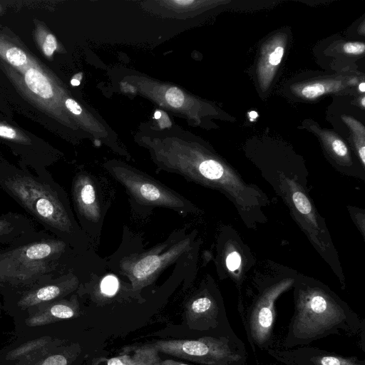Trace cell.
I'll return each instance as SVG.
<instances>
[{
    "label": "cell",
    "mask_w": 365,
    "mask_h": 365,
    "mask_svg": "<svg viewBox=\"0 0 365 365\" xmlns=\"http://www.w3.org/2000/svg\"><path fill=\"white\" fill-rule=\"evenodd\" d=\"M361 105L363 107L365 106V98L364 97H363L361 99Z\"/></svg>",
    "instance_id": "e575fe53"
},
{
    "label": "cell",
    "mask_w": 365,
    "mask_h": 365,
    "mask_svg": "<svg viewBox=\"0 0 365 365\" xmlns=\"http://www.w3.org/2000/svg\"><path fill=\"white\" fill-rule=\"evenodd\" d=\"M327 142L336 157L345 163L349 162V150L343 140L335 136H329Z\"/></svg>",
    "instance_id": "ac0fdd59"
},
{
    "label": "cell",
    "mask_w": 365,
    "mask_h": 365,
    "mask_svg": "<svg viewBox=\"0 0 365 365\" xmlns=\"http://www.w3.org/2000/svg\"><path fill=\"white\" fill-rule=\"evenodd\" d=\"M287 182L290 188L291 197L295 208L309 225L311 235H314L313 240L321 247V243L317 239L319 228L310 201L295 182L287 179Z\"/></svg>",
    "instance_id": "4fadbf2b"
},
{
    "label": "cell",
    "mask_w": 365,
    "mask_h": 365,
    "mask_svg": "<svg viewBox=\"0 0 365 365\" xmlns=\"http://www.w3.org/2000/svg\"><path fill=\"white\" fill-rule=\"evenodd\" d=\"M0 58L13 67L23 71L30 66L34 59L21 48L0 36Z\"/></svg>",
    "instance_id": "5bb4252c"
},
{
    "label": "cell",
    "mask_w": 365,
    "mask_h": 365,
    "mask_svg": "<svg viewBox=\"0 0 365 365\" xmlns=\"http://www.w3.org/2000/svg\"><path fill=\"white\" fill-rule=\"evenodd\" d=\"M64 103L68 110L74 115H79L82 113L81 107L73 99L70 98H66Z\"/></svg>",
    "instance_id": "83f0119b"
},
{
    "label": "cell",
    "mask_w": 365,
    "mask_h": 365,
    "mask_svg": "<svg viewBox=\"0 0 365 365\" xmlns=\"http://www.w3.org/2000/svg\"><path fill=\"white\" fill-rule=\"evenodd\" d=\"M36 38L43 53L51 57L57 48L56 37L41 26L36 29Z\"/></svg>",
    "instance_id": "2e32d148"
},
{
    "label": "cell",
    "mask_w": 365,
    "mask_h": 365,
    "mask_svg": "<svg viewBox=\"0 0 365 365\" xmlns=\"http://www.w3.org/2000/svg\"><path fill=\"white\" fill-rule=\"evenodd\" d=\"M257 365H260L259 364H258ZM269 365H280V364H269Z\"/></svg>",
    "instance_id": "d590c367"
},
{
    "label": "cell",
    "mask_w": 365,
    "mask_h": 365,
    "mask_svg": "<svg viewBox=\"0 0 365 365\" xmlns=\"http://www.w3.org/2000/svg\"><path fill=\"white\" fill-rule=\"evenodd\" d=\"M100 288L104 294L113 295L118 288V279L113 275L105 277L101 282Z\"/></svg>",
    "instance_id": "603a6c76"
},
{
    "label": "cell",
    "mask_w": 365,
    "mask_h": 365,
    "mask_svg": "<svg viewBox=\"0 0 365 365\" xmlns=\"http://www.w3.org/2000/svg\"><path fill=\"white\" fill-rule=\"evenodd\" d=\"M162 115V113L159 110H156L154 114V117L155 119H159Z\"/></svg>",
    "instance_id": "836d02e7"
},
{
    "label": "cell",
    "mask_w": 365,
    "mask_h": 365,
    "mask_svg": "<svg viewBox=\"0 0 365 365\" xmlns=\"http://www.w3.org/2000/svg\"><path fill=\"white\" fill-rule=\"evenodd\" d=\"M161 364L162 365H189L187 364H184L182 362H179V361L171 360V359L163 361H161Z\"/></svg>",
    "instance_id": "f1b7e54d"
},
{
    "label": "cell",
    "mask_w": 365,
    "mask_h": 365,
    "mask_svg": "<svg viewBox=\"0 0 365 365\" xmlns=\"http://www.w3.org/2000/svg\"><path fill=\"white\" fill-rule=\"evenodd\" d=\"M364 320L327 289L301 284L294 292V312L282 349H290L330 335L355 336L364 333Z\"/></svg>",
    "instance_id": "3957f363"
},
{
    "label": "cell",
    "mask_w": 365,
    "mask_h": 365,
    "mask_svg": "<svg viewBox=\"0 0 365 365\" xmlns=\"http://www.w3.org/2000/svg\"><path fill=\"white\" fill-rule=\"evenodd\" d=\"M175 3L180 4H192L194 2V1H175Z\"/></svg>",
    "instance_id": "1f68e13d"
},
{
    "label": "cell",
    "mask_w": 365,
    "mask_h": 365,
    "mask_svg": "<svg viewBox=\"0 0 365 365\" xmlns=\"http://www.w3.org/2000/svg\"><path fill=\"white\" fill-rule=\"evenodd\" d=\"M80 81L76 79V78H72L71 80V84L73 86H78L80 85Z\"/></svg>",
    "instance_id": "f546056e"
},
{
    "label": "cell",
    "mask_w": 365,
    "mask_h": 365,
    "mask_svg": "<svg viewBox=\"0 0 365 365\" xmlns=\"http://www.w3.org/2000/svg\"><path fill=\"white\" fill-rule=\"evenodd\" d=\"M343 50L349 54L360 55L364 53L365 45L362 42H349L343 46Z\"/></svg>",
    "instance_id": "cb8c5ba5"
},
{
    "label": "cell",
    "mask_w": 365,
    "mask_h": 365,
    "mask_svg": "<svg viewBox=\"0 0 365 365\" xmlns=\"http://www.w3.org/2000/svg\"><path fill=\"white\" fill-rule=\"evenodd\" d=\"M165 99L172 107L180 108L184 103L185 97L181 90L171 87L165 93Z\"/></svg>",
    "instance_id": "ffe728a7"
},
{
    "label": "cell",
    "mask_w": 365,
    "mask_h": 365,
    "mask_svg": "<svg viewBox=\"0 0 365 365\" xmlns=\"http://www.w3.org/2000/svg\"><path fill=\"white\" fill-rule=\"evenodd\" d=\"M188 238L167 242L140 254H130L119 262V272L131 282L133 290L147 286L167 266L173 263L190 249Z\"/></svg>",
    "instance_id": "ba28073f"
},
{
    "label": "cell",
    "mask_w": 365,
    "mask_h": 365,
    "mask_svg": "<svg viewBox=\"0 0 365 365\" xmlns=\"http://www.w3.org/2000/svg\"><path fill=\"white\" fill-rule=\"evenodd\" d=\"M130 357V365H162L158 351L152 345L136 349Z\"/></svg>",
    "instance_id": "9a60e30c"
},
{
    "label": "cell",
    "mask_w": 365,
    "mask_h": 365,
    "mask_svg": "<svg viewBox=\"0 0 365 365\" xmlns=\"http://www.w3.org/2000/svg\"><path fill=\"white\" fill-rule=\"evenodd\" d=\"M81 255L46 230L0 247V287H29L76 269Z\"/></svg>",
    "instance_id": "7a4b0ae2"
},
{
    "label": "cell",
    "mask_w": 365,
    "mask_h": 365,
    "mask_svg": "<svg viewBox=\"0 0 365 365\" xmlns=\"http://www.w3.org/2000/svg\"><path fill=\"white\" fill-rule=\"evenodd\" d=\"M21 72L22 81L12 75L9 76L16 79L14 81L23 84L19 89L23 91L25 96H29L31 101L48 114L51 108H53L56 98L55 88L48 74L35 62Z\"/></svg>",
    "instance_id": "8fae6325"
},
{
    "label": "cell",
    "mask_w": 365,
    "mask_h": 365,
    "mask_svg": "<svg viewBox=\"0 0 365 365\" xmlns=\"http://www.w3.org/2000/svg\"><path fill=\"white\" fill-rule=\"evenodd\" d=\"M151 345L158 352L202 365L247 364L245 345L236 334L191 340H160Z\"/></svg>",
    "instance_id": "5b68a950"
},
{
    "label": "cell",
    "mask_w": 365,
    "mask_h": 365,
    "mask_svg": "<svg viewBox=\"0 0 365 365\" xmlns=\"http://www.w3.org/2000/svg\"><path fill=\"white\" fill-rule=\"evenodd\" d=\"M281 365H282V364H281Z\"/></svg>",
    "instance_id": "8d00e7d4"
},
{
    "label": "cell",
    "mask_w": 365,
    "mask_h": 365,
    "mask_svg": "<svg viewBox=\"0 0 365 365\" xmlns=\"http://www.w3.org/2000/svg\"><path fill=\"white\" fill-rule=\"evenodd\" d=\"M187 317L195 328L213 331L215 336L235 334L222 305L210 293L201 294L190 301L187 305Z\"/></svg>",
    "instance_id": "9c48e42d"
},
{
    "label": "cell",
    "mask_w": 365,
    "mask_h": 365,
    "mask_svg": "<svg viewBox=\"0 0 365 365\" xmlns=\"http://www.w3.org/2000/svg\"><path fill=\"white\" fill-rule=\"evenodd\" d=\"M0 138L25 145L31 144V139L25 134L11 126L1 123H0Z\"/></svg>",
    "instance_id": "e0dca14e"
},
{
    "label": "cell",
    "mask_w": 365,
    "mask_h": 365,
    "mask_svg": "<svg viewBox=\"0 0 365 365\" xmlns=\"http://www.w3.org/2000/svg\"><path fill=\"white\" fill-rule=\"evenodd\" d=\"M25 168L0 164V189L9 195L44 230L63 240L82 255L91 241L79 226L68 195L44 168Z\"/></svg>",
    "instance_id": "6da1fadb"
},
{
    "label": "cell",
    "mask_w": 365,
    "mask_h": 365,
    "mask_svg": "<svg viewBox=\"0 0 365 365\" xmlns=\"http://www.w3.org/2000/svg\"><path fill=\"white\" fill-rule=\"evenodd\" d=\"M51 314L58 319H69L75 315L74 309L66 304H56L50 309Z\"/></svg>",
    "instance_id": "44dd1931"
},
{
    "label": "cell",
    "mask_w": 365,
    "mask_h": 365,
    "mask_svg": "<svg viewBox=\"0 0 365 365\" xmlns=\"http://www.w3.org/2000/svg\"><path fill=\"white\" fill-rule=\"evenodd\" d=\"M294 283L292 278L283 279L265 288L250 306L240 312L247 339L254 352L274 349V304L278 297Z\"/></svg>",
    "instance_id": "52a82bcc"
},
{
    "label": "cell",
    "mask_w": 365,
    "mask_h": 365,
    "mask_svg": "<svg viewBox=\"0 0 365 365\" xmlns=\"http://www.w3.org/2000/svg\"><path fill=\"white\" fill-rule=\"evenodd\" d=\"M240 263L241 257L237 252H232L227 256L226 264L229 270L235 271L239 268Z\"/></svg>",
    "instance_id": "d4e9b609"
},
{
    "label": "cell",
    "mask_w": 365,
    "mask_h": 365,
    "mask_svg": "<svg viewBox=\"0 0 365 365\" xmlns=\"http://www.w3.org/2000/svg\"><path fill=\"white\" fill-rule=\"evenodd\" d=\"M267 351L282 365H365L364 360L357 357H346L317 347L303 346Z\"/></svg>",
    "instance_id": "30bf717a"
},
{
    "label": "cell",
    "mask_w": 365,
    "mask_h": 365,
    "mask_svg": "<svg viewBox=\"0 0 365 365\" xmlns=\"http://www.w3.org/2000/svg\"><path fill=\"white\" fill-rule=\"evenodd\" d=\"M103 177L86 172L72 180L73 207L79 226L91 241L99 239L103 221L112 203L113 190Z\"/></svg>",
    "instance_id": "8992f818"
},
{
    "label": "cell",
    "mask_w": 365,
    "mask_h": 365,
    "mask_svg": "<svg viewBox=\"0 0 365 365\" xmlns=\"http://www.w3.org/2000/svg\"><path fill=\"white\" fill-rule=\"evenodd\" d=\"M249 115L250 117V120H252L253 119H255L258 117V114L255 111H251L249 113Z\"/></svg>",
    "instance_id": "4dcf8cb0"
},
{
    "label": "cell",
    "mask_w": 365,
    "mask_h": 365,
    "mask_svg": "<svg viewBox=\"0 0 365 365\" xmlns=\"http://www.w3.org/2000/svg\"><path fill=\"white\" fill-rule=\"evenodd\" d=\"M37 230L27 216L14 212L0 215V247L11 244L17 239Z\"/></svg>",
    "instance_id": "7c38bea8"
},
{
    "label": "cell",
    "mask_w": 365,
    "mask_h": 365,
    "mask_svg": "<svg viewBox=\"0 0 365 365\" xmlns=\"http://www.w3.org/2000/svg\"><path fill=\"white\" fill-rule=\"evenodd\" d=\"M284 51V48L283 46H277L269 53L264 63L265 67H268L271 72L273 71V68H276L280 63Z\"/></svg>",
    "instance_id": "7402d4cb"
},
{
    "label": "cell",
    "mask_w": 365,
    "mask_h": 365,
    "mask_svg": "<svg viewBox=\"0 0 365 365\" xmlns=\"http://www.w3.org/2000/svg\"><path fill=\"white\" fill-rule=\"evenodd\" d=\"M130 356L123 354L109 359L107 361V365H130Z\"/></svg>",
    "instance_id": "484cf974"
},
{
    "label": "cell",
    "mask_w": 365,
    "mask_h": 365,
    "mask_svg": "<svg viewBox=\"0 0 365 365\" xmlns=\"http://www.w3.org/2000/svg\"><path fill=\"white\" fill-rule=\"evenodd\" d=\"M108 170L123 186L136 212L163 207L187 215L198 211L186 197L145 173L124 166H110Z\"/></svg>",
    "instance_id": "277c9868"
},
{
    "label": "cell",
    "mask_w": 365,
    "mask_h": 365,
    "mask_svg": "<svg viewBox=\"0 0 365 365\" xmlns=\"http://www.w3.org/2000/svg\"><path fill=\"white\" fill-rule=\"evenodd\" d=\"M332 86H334L330 83L327 84L324 83L308 84L301 89L300 94L306 98L312 99L321 96L330 91Z\"/></svg>",
    "instance_id": "d6986e66"
},
{
    "label": "cell",
    "mask_w": 365,
    "mask_h": 365,
    "mask_svg": "<svg viewBox=\"0 0 365 365\" xmlns=\"http://www.w3.org/2000/svg\"><path fill=\"white\" fill-rule=\"evenodd\" d=\"M359 89L362 93H364L365 91V83L364 82H362L359 84Z\"/></svg>",
    "instance_id": "d6a6232c"
},
{
    "label": "cell",
    "mask_w": 365,
    "mask_h": 365,
    "mask_svg": "<svg viewBox=\"0 0 365 365\" xmlns=\"http://www.w3.org/2000/svg\"><path fill=\"white\" fill-rule=\"evenodd\" d=\"M42 365H67V360L62 355H53L48 357Z\"/></svg>",
    "instance_id": "4316f807"
}]
</instances>
